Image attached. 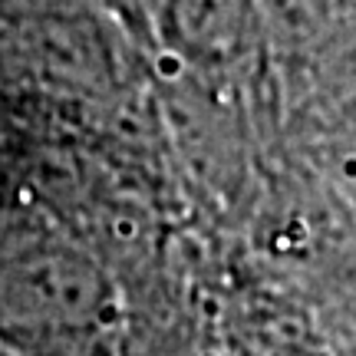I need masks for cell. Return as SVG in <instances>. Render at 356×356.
Instances as JSON below:
<instances>
[{"label": "cell", "instance_id": "obj_1", "mask_svg": "<svg viewBox=\"0 0 356 356\" xmlns=\"http://www.w3.org/2000/svg\"><path fill=\"white\" fill-rule=\"evenodd\" d=\"M0 356H129L109 264L43 211H0Z\"/></svg>", "mask_w": 356, "mask_h": 356}, {"label": "cell", "instance_id": "obj_2", "mask_svg": "<svg viewBox=\"0 0 356 356\" xmlns=\"http://www.w3.org/2000/svg\"><path fill=\"white\" fill-rule=\"evenodd\" d=\"M261 0H162L152 37L195 73H238L261 47Z\"/></svg>", "mask_w": 356, "mask_h": 356}]
</instances>
